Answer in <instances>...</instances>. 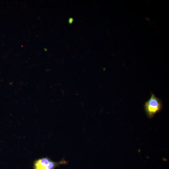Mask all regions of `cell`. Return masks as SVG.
I'll list each match as a JSON object with an SVG mask.
<instances>
[{"label": "cell", "instance_id": "2", "mask_svg": "<svg viewBox=\"0 0 169 169\" xmlns=\"http://www.w3.org/2000/svg\"><path fill=\"white\" fill-rule=\"evenodd\" d=\"M67 162L62 159L58 162H55L48 157H42L34 161L33 169H55L61 165L66 164Z\"/></svg>", "mask_w": 169, "mask_h": 169}, {"label": "cell", "instance_id": "1", "mask_svg": "<svg viewBox=\"0 0 169 169\" xmlns=\"http://www.w3.org/2000/svg\"><path fill=\"white\" fill-rule=\"evenodd\" d=\"M162 105L161 100L153 93L145 103L144 107L148 117L151 118L162 109Z\"/></svg>", "mask_w": 169, "mask_h": 169}]
</instances>
